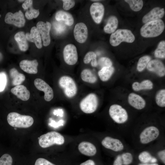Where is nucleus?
I'll return each mask as SVG.
<instances>
[{
    "label": "nucleus",
    "mask_w": 165,
    "mask_h": 165,
    "mask_svg": "<svg viewBox=\"0 0 165 165\" xmlns=\"http://www.w3.org/2000/svg\"><path fill=\"white\" fill-rule=\"evenodd\" d=\"M80 76L82 81L89 83H94L97 80L96 76L88 69H83L81 72Z\"/></svg>",
    "instance_id": "c85d7f7f"
},
{
    "label": "nucleus",
    "mask_w": 165,
    "mask_h": 165,
    "mask_svg": "<svg viewBox=\"0 0 165 165\" xmlns=\"http://www.w3.org/2000/svg\"><path fill=\"white\" fill-rule=\"evenodd\" d=\"M73 34L77 42L80 43L85 42L88 35V29L86 25L82 22L77 23L74 28Z\"/></svg>",
    "instance_id": "ddd939ff"
},
{
    "label": "nucleus",
    "mask_w": 165,
    "mask_h": 165,
    "mask_svg": "<svg viewBox=\"0 0 165 165\" xmlns=\"http://www.w3.org/2000/svg\"><path fill=\"white\" fill-rule=\"evenodd\" d=\"M96 58V53L94 52L90 51L85 55L83 59V62L85 64H87L91 61V65L93 67H96L98 65Z\"/></svg>",
    "instance_id": "c756f323"
},
{
    "label": "nucleus",
    "mask_w": 165,
    "mask_h": 165,
    "mask_svg": "<svg viewBox=\"0 0 165 165\" xmlns=\"http://www.w3.org/2000/svg\"><path fill=\"white\" fill-rule=\"evenodd\" d=\"M7 121L12 127L26 128L31 126L34 123V119L31 116L23 115L16 112L9 113L7 116Z\"/></svg>",
    "instance_id": "f03ea898"
},
{
    "label": "nucleus",
    "mask_w": 165,
    "mask_h": 165,
    "mask_svg": "<svg viewBox=\"0 0 165 165\" xmlns=\"http://www.w3.org/2000/svg\"><path fill=\"white\" fill-rule=\"evenodd\" d=\"M80 165H95V164L93 160H89L81 163Z\"/></svg>",
    "instance_id": "de8ad7c7"
},
{
    "label": "nucleus",
    "mask_w": 165,
    "mask_h": 165,
    "mask_svg": "<svg viewBox=\"0 0 165 165\" xmlns=\"http://www.w3.org/2000/svg\"><path fill=\"white\" fill-rule=\"evenodd\" d=\"M98 104V97L93 93L89 94L80 101L79 107L81 110L84 113H92L97 110Z\"/></svg>",
    "instance_id": "423d86ee"
},
{
    "label": "nucleus",
    "mask_w": 165,
    "mask_h": 165,
    "mask_svg": "<svg viewBox=\"0 0 165 165\" xmlns=\"http://www.w3.org/2000/svg\"><path fill=\"white\" fill-rule=\"evenodd\" d=\"M13 161L12 158L10 155L5 154L0 158V165H12Z\"/></svg>",
    "instance_id": "e433bc0d"
},
{
    "label": "nucleus",
    "mask_w": 165,
    "mask_h": 165,
    "mask_svg": "<svg viewBox=\"0 0 165 165\" xmlns=\"http://www.w3.org/2000/svg\"><path fill=\"white\" fill-rule=\"evenodd\" d=\"M90 11L91 16L95 22L100 24L103 18L105 11L103 5L99 2H95L91 5Z\"/></svg>",
    "instance_id": "4468645a"
},
{
    "label": "nucleus",
    "mask_w": 165,
    "mask_h": 165,
    "mask_svg": "<svg viewBox=\"0 0 165 165\" xmlns=\"http://www.w3.org/2000/svg\"><path fill=\"white\" fill-rule=\"evenodd\" d=\"M158 155L160 159L163 163H165V149L160 151L158 153Z\"/></svg>",
    "instance_id": "a18cd8bd"
},
{
    "label": "nucleus",
    "mask_w": 165,
    "mask_h": 165,
    "mask_svg": "<svg viewBox=\"0 0 165 165\" xmlns=\"http://www.w3.org/2000/svg\"><path fill=\"white\" fill-rule=\"evenodd\" d=\"M38 138L39 144L42 148L49 147L54 144L62 145L65 141L64 137L60 133L55 131L43 134Z\"/></svg>",
    "instance_id": "7ed1b4c3"
},
{
    "label": "nucleus",
    "mask_w": 165,
    "mask_h": 165,
    "mask_svg": "<svg viewBox=\"0 0 165 165\" xmlns=\"http://www.w3.org/2000/svg\"><path fill=\"white\" fill-rule=\"evenodd\" d=\"M114 71L115 68L112 66L103 67L98 71V75L101 81L105 82L110 79Z\"/></svg>",
    "instance_id": "cd10ccee"
},
{
    "label": "nucleus",
    "mask_w": 165,
    "mask_h": 165,
    "mask_svg": "<svg viewBox=\"0 0 165 165\" xmlns=\"http://www.w3.org/2000/svg\"><path fill=\"white\" fill-rule=\"evenodd\" d=\"M155 100L157 105L159 106L164 107L165 106V90L161 89L156 93Z\"/></svg>",
    "instance_id": "2f4dec72"
},
{
    "label": "nucleus",
    "mask_w": 165,
    "mask_h": 165,
    "mask_svg": "<svg viewBox=\"0 0 165 165\" xmlns=\"http://www.w3.org/2000/svg\"><path fill=\"white\" fill-rule=\"evenodd\" d=\"M5 21L7 24H13L18 28L24 27L25 23L24 14L20 10L14 13H8L6 15Z\"/></svg>",
    "instance_id": "9d476101"
},
{
    "label": "nucleus",
    "mask_w": 165,
    "mask_h": 165,
    "mask_svg": "<svg viewBox=\"0 0 165 165\" xmlns=\"http://www.w3.org/2000/svg\"><path fill=\"white\" fill-rule=\"evenodd\" d=\"M9 75L12 79V84L14 86L21 84L25 80V77L23 74L20 73L15 68L11 69L9 71Z\"/></svg>",
    "instance_id": "393cba45"
},
{
    "label": "nucleus",
    "mask_w": 165,
    "mask_h": 165,
    "mask_svg": "<svg viewBox=\"0 0 165 165\" xmlns=\"http://www.w3.org/2000/svg\"><path fill=\"white\" fill-rule=\"evenodd\" d=\"M78 148L82 154L88 156H94L97 152L95 146L93 144L87 141L81 142L78 145Z\"/></svg>",
    "instance_id": "4be33fe9"
},
{
    "label": "nucleus",
    "mask_w": 165,
    "mask_h": 165,
    "mask_svg": "<svg viewBox=\"0 0 165 165\" xmlns=\"http://www.w3.org/2000/svg\"><path fill=\"white\" fill-rule=\"evenodd\" d=\"M39 14V12L38 9H33L32 8L26 11L25 13V16L28 19L31 20L34 18H37Z\"/></svg>",
    "instance_id": "4c0bfd02"
},
{
    "label": "nucleus",
    "mask_w": 165,
    "mask_h": 165,
    "mask_svg": "<svg viewBox=\"0 0 165 165\" xmlns=\"http://www.w3.org/2000/svg\"><path fill=\"white\" fill-rule=\"evenodd\" d=\"M154 56L157 58H165V41H162L158 44L154 53Z\"/></svg>",
    "instance_id": "72a5a7b5"
},
{
    "label": "nucleus",
    "mask_w": 165,
    "mask_h": 165,
    "mask_svg": "<svg viewBox=\"0 0 165 165\" xmlns=\"http://www.w3.org/2000/svg\"><path fill=\"white\" fill-rule=\"evenodd\" d=\"M98 64L101 68L105 67H108L112 66V62L111 60L107 57H102L100 58L98 61Z\"/></svg>",
    "instance_id": "c9c22d12"
},
{
    "label": "nucleus",
    "mask_w": 165,
    "mask_h": 165,
    "mask_svg": "<svg viewBox=\"0 0 165 165\" xmlns=\"http://www.w3.org/2000/svg\"><path fill=\"white\" fill-rule=\"evenodd\" d=\"M135 37L130 30L127 29H119L111 35L109 42L113 46H118L124 42L132 43L135 40Z\"/></svg>",
    "instance_id": "20e7f679"
},
{
    "label": "nucleus",
    "mask_w": 165,
    "mask_h": 165,
    "mask_svg": "<svg viewBox=\"0 0 165 165\" xmlns=\"http://www.w3.org/2000/svg\"><path fill=\"white\" fill-rule=\"evenodd\" d=\"M99 0H91V1H99Z\"/></svg>",
    "instance_id": "603ef678"
},
{
    "label": "nucleus",
    "mask_w": 165,
    "mask_h": 165,
    "mask_svg": "<svg viewBox=\"0 0 165 165\" xmlns=\"http://www.w3.org/2000/svg\"><path fill=\"white\" fill-rule=\"evenodd\" d=\"M33 1L31 0H27L25 1L22 5V7L25 9L32 8Z\"/></svg>",
    "instance_id": "37998d69"
},
{
    "label": "nucleus",
    "mask_w": 165,
    "mask_h": 165,
    "mask_svg": "<svg viewBox=\"0 0 165 165\" xmlns=\"http://www.w3.org/2000/svg\"><path fill=\"white\" fill-rule=\"evenodd\" d=\"M164 28V22L160 19L145 24L141 28L140 34L144 37H156L160 35Z\"/></svg>",
    "instance_id": "f257e3e1"
},
{
    "label": "nucleus",
    "mask_w": 165,
    "mask_h": 165,
    "mask_svg": "<svg viewBox=\"0 0 165 165\" xmlns=\"http://www.w3.org/2000/svg\"><path fill=\"white\" fill-rule=\"evenodd\" d=\"M3 59V56L1 53L0 52V62L2 61Z\"/></svg>",
    "instance_id": "3c124183"
},
{
    "label": "nucleus",
    "mask_w": 165,
    "mask_h": 165,
    "mask_svg": "<svg viewBox=\"0 0 165 165\" xmlns=\"http://www.w3.org/2000/svg\"><path fill=\"white\" fill-rule=\"evenodd\" d=\"M11 91L18 98L23 101H27L30 98V92L24 85L16 86L11 89Z\"/></svg>",
    "instance_id": "412c9836"
},
{
    "label": "nucleus",
    "mask_w": 165,
    "mask_h": 165,
    "mask_svg": "<svg viewBox=\"0 0 165 165\" xmlns=\"http://www.w3.org/2000/svg\"><path fill=\"white\" fill-rule=\"evenodd\" d=\"M7 78L5 73L3 72H0V92L4 90Z\"/></svg>",
    "instance_id": "ea45409f"
},
{
    "label": "nucleus",
    "mask_w": 165,
    "mask_h": 165,
    "mask_svg": "<svg viewBox=\"0 0 165 165\" xmlns=\"http://www.w3.org/2000/svg\"><path fill=\"white\" fill-rule=\"evenodd\" d=\"M128 101L131 106L137 109H142L146 105L145 100L139 95L133 93L129 94Z\"/></svg>",
    "instance_id": "a211bd4d"
},
{
    "label": "nucleus",
    "mask_w": 165,
    "mask_h": 165,
    "mask_svg": "<svg viewBox=\"0 0 165 165\" xmlns=\"http://www.w3.org/2000/svg\"><path fill=\"white\" fill-rule=\"evenodd\" d=\"M109 113L113 120L119 124L125 123L128 119V115L126 110L118 104L111 105L109 108Z\"/></svg>",
    "instance_id": "0eeeda50"
},
{
    "label": "nucleus",
    "mask_w": 165,
    "mask_h": 165,
    "mask_svg": "<svg viewBox=\"0 0 165 165\" xmlns=\"http://www.w3.org/2000/svg\"><path fill=\"white\" fill-rule=\"evenodd\" d=\"M36 28L41 35L43 46H48L50 44L51 41L50 35L51 28V24L47 21L46 23L39 21L36 24Z\"/></svg>",
    "instance_id": "9b49d317"
},
{
    "label": "nucleus",
    "mask_w": 165,
    "mask_h": 165,
    "mask_svg": "<svg viewBox=\"0 0 165 165\" xmlns=\"http://www.w3.org/2000/svg\"><path fill=\"white\" fill-rule=\"evenodd\" d=\"M118 20L115 16H112L108 19L107 22L104 27V31L108 34L112 33L116 29L118 25Z\"/></svg>",
    "instance_id": "a878e982"
},
{
    "label": "nucleus",
    "mask_w": 165,
    "mask_h": 165,
    "mask_svg": "<svg viewBox=\"0 0 165 165\" xmlns=\"http://www.w3.org/2000/svg\"><path fill=\"white\" fill-rule=\"evenodd\" d=\"M125 1L129 5L131 9L134 11L140 10L143 6V2L141 0H125Z\"/></svg>",
    "instance_id": "473e14b6"
},
{
    "label": "nucleus",
    "mask_w": 165,
    "mask_h": 165,
    "mask_svg": "<svg viewBox=\"0 0 165 165\" xmlns=\"http://www.w3.org/2000/svg\"><path fill=\"white\" fill-rule=\"evenodd\" d=\"M157 161V159L154 158L153 157L152 158V159L151 162L152 163H154L156 162Z\"/></svg>",
    "instance_id": "09e8293b"
},
{
    "label": "nucleus",
    "mask_w": 165,
    "mask_h": 165,
    "mask_svg": "<svg viewBox=\"0 0 165 165\" xmlns=\"http://www.w3.org/2000/svg\"><path fill=\"white\" fill-rule=\"evenodd\" d=\"M132 87L135 91L151 90L153 88V84L150 80L146 79L142 81L140 83L138 82H134L132 84Z\"/></svg>",
    "instance_id": "bb28decb"
},
{
    "label": "nucleus",
    "mask_w": 165,
    "mask_h": 165,
    "mask_svg": "<svg viewBox=\"0 0 165 165\" xmlns=\"http://www.w3.org/2000/svg\"><path fill=\"white\" fill-rule=\"evenodd\" d=\"M55 18L57 21H63L68 26L72 25L74 22V18L72 14L63 10L57 11L55 14Z\"/></svg>",
    "instance_id": "5701e85b"
},
{
    "label": "nucleus",
    "mask_w": 165,
    "mask_h": 165,
    "mask_svg": "<svg viewBox=\"0 0 165 165\" xmlns=\"http://www.w3.org/2000/svg\"><path fill=\"white\" fill-rule=\"evenodd\" d=\"M58 83L65 95L68 98H72L76 94L77 87L75 82L71 77L63 76L59 79Z\"/></svg>",
    "instance_id": "39448f33"
},
{
    "label": "nucleus",
    "mask_w": 165,
    "mask_h": 165,
    "mask_svg": "<svg viewBox=\"0 0 165 165\" xmlns=\"http://www.w3.org/2000/svg\"><path fill=\"white\" fill-rule=\"evenodd\" d=\"M35 165H55L43 158H39L36 161Z\"/></svg>",
    "instance_id": "79ce46f5"
},
{
    "label": "nucleus",
    "mask_w": 165,
    "mask_h": 165,
    "mask_svg": "<svg viewBox=\"0 0 165 165\" xmlns=\"http://www.w3.org/2000/svg\"><path fill=\"white\" fill-rule=\"evenodd\" d=\"M151 57L148 55L141 57L139 59L137 63V70L139 72L143 71L151 61Z\"/></svg>",
    "instance_id": "7c9ffc66"
},
{
    "label": "nucleus",
    "mask_w": 165,
    "mask_h": 165,
    "mask_svg": "<svg viewBox=\"0 0 165 165\" xmlns=\"http://www.w3.org/2000/svg\"><path fill=\"white\" fill-rule=\"evenodd\" d=\"M150 153L147 151H143L141 152L138 156L140 161L143 163H146L151 162L152 158Z\"/></svg>",
    "instance_id": "f704fd0d"
},
{
    "label": "nucleus",
    "mask_w": 165,
    "mask_h": 165,
    "mask_svg": "<svg viewBox=\"0 0 165 165\" xmlns=\"http://www.w3.org/2000/svg\"><path fill=\"white\" fill-rule=\"evenodd\" d=\"M63 8L65 10L67 11L73 8L75 5V2L72 0H63Z\"/></svg>",
    "instance_id": "a19ab883"
},
{
    "label": "nucleus",
    "mask_w": 165,
    "mask_h": 165,
    "mask_svg": "<svg viewBox=\"0 0 165 165\" xmlns=\"http://www.w3.org/2000/svg\"><path fill=\"white\" fill-rule=\"evenodd\" d=\"M139 165H159L158 164L156 163H154L151 164H140Z\"/></svg>",
    "instance_id": "8fccbe9b"
},
{
    "label": "nucleus",
    "mask_w": 165,
    "mask_h": 165,
    "mask_svg": "<svg viewBox=\"0 0 165 165\" xmlns=\"http://www.w3.org/2000/svg\"><path fill=\"white\" fill-rule=\"evenodd\" d=\"M101 144L106 148L115 152L121 151L124 148V145L120 140L108 136L103 139Z\"/></svg>",
    "instance_id": "2eb2a0df"
},
{
    "label": "nucleus",
    "mask_w": 165,
    "mask_h": 165,
    "mask_svg": "<svg viewBox=\"0 0 165 165\" xmlns=\"http://www.w3.org/2000/svg\"><path fill=\"white\" fill-rule=\"evenodd\" d=\"M25 36L27 40L34 43L37 48L41 49L42 48L41 37L36 27H32L31 29L30 33H26Z\"/></svg>",
    "instance_id": "aec40b11"
},
{
    "label": "nucleus",
    "mask_w": 165,
    "mask_h": 165,
    "mask_svg": "<svg viewBox=\"0 0 165 165\" xmlns=\"http://www.w3.org/2000/svg\"><path fill=\"white\" fill-rule=\"evenodd\" d=\"M63 123L64 121L62 120H61L57 123L52 122L50 123L49 124L52 127H57L59 126L63 125Z\"/></svg>",
    "instance_id": "49530a36"
},
{
    "label": "nucleus",
    "mask_w": 165,
    "mask_h": 165,
    "mask_svg": "<svg viewBox=\"0 0 165 165\" xmlns=\"http://www.w3.org/2000/svg\"><path fill=\"white\" fill-rule=\"evenodd\" d=\"M14 38L21 51H25L28 50V44L24 32L20 31L18 32L15 35Z\"/></svg>",
    "instance_id": "b1692460"
},
{
    "label": "nucleus",
    "mask_w": 165,
    "mask_h": 165,
    "mask_svg": "<svg viewBox=\"0 0 165 165\" xmlns=\"http://www.w3.org/2000/svg\"><path fill=\"white\" fill-rule=\"evenodd\" d=\"M121 156L123 164L128 165L132 163L133 160V156L130 153H124L121 155Z\"/></svg>",
    "instance_id": "58836bf2"
},
{
    "label": "nucleus",
    "mask_w": 165,
    "mask_h": 165,
    "mask_svg": "<svg viewBox=\"0 0 165 165\" xmlns=\"http://www.w3.org/2000/svg\"><path fill=\"white\" fill-rule=\"evenodd\" d=\"M21 69L24 72L30 74H36L38 72V62L36 60L32 61L25 60L20 63Z\"/></svg>",
    "instance_id": "6ab92c4d"
},
{
    "label": "nucleus",
    "mask_w": 165,
    "mask_h": 165,
    "mask_svg": "<svg viewBox=\"0 0 165 165\" xmlns=\"http://www.w3.org/2000/svg\"><path fill=\"white\" fill-rule=\"evenodd\" d=\"M149 71L155 73L160 77H163L165 75V68L163 63L157 59L150 61L147 66Z\"/></svg>",
    "instance_id": "f3484780"
},
{
    "label": "nucleus",
    "mask_w": 165,
    "mask_h": 165,
    "mask_svg": "<svg viewBox=\"0 0 165 165\" xmlns=\"http://www.w3.org/2000/svg\"><path fill=\"white\" fill-rule=\"evenodd\" d=\"M34 84L38 90L44 93V99L47 101H51L53 97V92L52 88L43 80L39 78L35 79Z\"/></svg>",
    "instance_id": "f8f14e48"
},
{
    "label": "nucleus",
    "mask_w": 165,
    "mask_h": 165,
    "mask_svg": "<svg viewBox=\"0 0 165 165\" xmlns=\"http://www.w3.org/2000/svg\"><path fill=\"white\" fill-rule=\"evenodd\" d=\"M64 61L68 64L73 65L77 61L78 56L76 46L73 44H69L66 45L63 52Z\"/></svg>",
    "instance_id": "1a4fd4ad"
},
{
    "label": "nucleus",
    "mask_w": 165,
    "mask_h": 165,
    "mask_svg": "<svg viewBox=\"0 0 165 165\" xmlns=\"http://www.w3.org/2000/svg\"><path fill=\"white\" fill-rule=\"evenodd\" d=\"M165 14L164 8L156 7L145 14L142 19L144 23L160 19L162 18Z\"/></svg>",
    "instance_id": "dca6fc26"
},
{
    "label": "nucleus",
    "mask_w": 165,
    "mask_h": 165,
    "mask_svg": "<svg viewBox=\"0 0 165 165\" xmlns=\"http://www.w3.org/2000/svg\"><path fill=\"white\" fill-rule=\"evenodd\" d=\"M160 131L158 129L154 126L148 127L141 133L140 140L141 142L147 144L156 139L159 136Z\"/></svg>",
    "instance_id": "6e6552de"
},
{
    "label": "nucleus",
    "mask_w": 165,
    "mask_h": 165,
    "mask_svg": "<svg viewBox=\"0 0 165 165\" xmlns=\"http://www.w3.org/2000/svg\"><path fill=\"white\" fill-rule=\"evenodd\" d=\"M123 161L121 155H118L115 160L113 165H122Z\"/></svg>",
    "instance_id": "c03bdc74"
}]
</instances>
